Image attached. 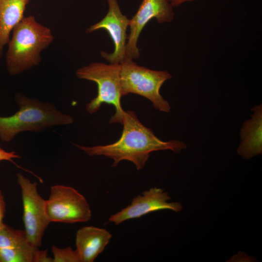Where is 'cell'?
<instances>
[{
    "label": "cell",
    "instance_id": "6da1fadb",
    "mask_svg": "<svg viewBox=\"0 0 262 262\" xmlns=\"http://www.w3.org/2000/svg\"><path fill=\"white\" fill-rule=\"evenodd\" d=\"M122 125L121 135L115 143L93 147L74 145L89 156H104L113 159L112 167H115L121 161L128 160L138 170L144 168L152 152L169 149L177 153L187 147L180 141L160 140L151 129L140 121L133 111H124Z\"/></svg>",
    "mask_w": 262,
    "mask_h": 262
},
{
    "label": "cell",
    "instance_id": "7a4b0ae2",
    "mask_svg": "<svg viewBox=\"0 0 262 262\" xmlns=\"http://www.w3.org/2000/svg\"><path fill=\"white\" fill-rule=\"evenodd\" d=\"M12 32L5 64L9 74L15 76L39 65L41 53L52 43L54 36L50 29L33 15L24 17Z\"/></svg>",
    "mask_w": 262,
    "mask_h": 262
},
{
    "label": "cell",
    "instance_id": "3957f363",
    "mask_svg": "<svg viewBox=\"0 0 262 262\" xmlns=\"http://www.w3.org/2000/svg\"><path fill=\"white\" fill-rule=\"evenodd\" d=\"M15 100L19 110L11 116H0V138L5 142L25 131H41L46 128L73 122L71 116L62 113L51 103L28 98L20 92Z\"/></svg>",
    "mask_w": 262,
    "mask_h": 262
},
{
    "label": "cell",
    "instance_id": "277c9868",
    "mask_svg": "<svg viewBox=\"0 0 262 262\" xmlns=\"http://www.w3.org/2000/svg\"><path fill=\"white\" fill-rule=\"evenodd\" d=\"M120 68L119 64L95 62L79 68L76 75L79 79L94 82L98 86L97 96L86 105L87 111L93 114L98 111L102 104L113 105L115 112L109 122L122 124L124 111L121 104L122 96Z\"/></svg>",
    "mask_w": 262,
    "mask_h": 262
},
{
    "label": "cell",
    "instance_id": "5b68a950",
    "mask_svg": "<svg viewBox=\"0 0 262 262\" xmlns=\"http://www.w3.org/2000/svg\"><path fill=\"white\" fill-rule=\"evenodd\" d=\"M119 64L122 96L137 94L149 100L159 111L170 112L169 103L160 93L164 82L171 78L169 72L140 66L130 59H125Z\"/></svg>",
    "mask_w": 262,
    "mask_h": 262
},
{
    "label": "cell",
    "instance_id": "8992f818",
    "mask_svg": "<svg viewBox=\"0 0 262 262\" xmlns=\"http://www.w3.org/2000/svg\"><path fill=\"white\" fill-rule=\"evenodd\" d=\"M46 212L50 222H85L91 218L85 197L74 188L62 185L51 187L49 198L46 200Z\"/></svg>",
    "mask_w": 262,
    "mask_h": 262
},
{
    "label": "cell",
    "instance_id": "52a82bcc",
    "mask_svg": "<svg viewBox=\"0 0 262 262\" xmlns=\"http://www.w3.org/2000/svg\"><path fill=\"white\" fill-rule=\"evenodd\" d=\"M17 180L21 188L24 230L30 243L38 247L50 223L46 212V200L39 194L36 182H32L20 173L17 174Z\"/></svg>",
    "mask_w": 262,
    "mask_h": 262
},
{
    "label": "cell",
    "instance_id": "ba28073f",
    "mask_svg": "<svg viewBox=\"0 0 262 262\" xmlns=\"http://www.w3.org/2000/svg\"><path fill=\"white\" fill-rule=\"evenodd\" d=\"M173 8L169 0H142L136 13L130 20L126 58L133 60L139 57L137 42L145 26L153 18H156L159 23L171 22L175 15Z\"/></svg>",
    "mask_w": 262,
    "mask_h": 262
},
{
    "label": "cell",
    "instance_id": "9c48e42d",
    "mask_svg": "<svg viewBox=\"0 0 262 262\" xmlns=\"http://www.w3.org/2000/svg\"><path fill=\"white\" fill-rule=\"evenodd\" d=\"M47 251L29 241L24 230L4 223L0 228V262H51Z\"/></svg>",
    "mask_w": 262,
    "mask_h": 262
},
{
    "label": "cell",
    "instance_id": "30bf717a",
    "mask_svg": "<svg viewBox=\"0 0 262 262\" xmlns=\"http://www.w3.org/2000/svg\"><path fill=\"white\" fill-rule=\"evenodd\" d=\"M107 0L108 10L106 16L88 28L86 33H90L100 29L106 30L113 41L114 50L111 53L101 51L100 55L110 63L119 64L126 58L127 30L130 19L122 14L117 0Z\"/></svg>",
    "mask_w": 262,
    "mask_h": 262
},
{
    "label": "cell",
    "instance_id": "8fae6325",
    "mask_svg": "<svg viewBox=\"0 0 262 262\" xmlns=\"http://www.w3.org/2000/svg\"><path fill=\"white\" fill-rule=\"evenodd\" d=\"M170 199L167 192L163 189L152 187L133 198L130 205L111 215L109 221L118 225L156 211L168 209L176 212L180 211L182 205L178 202H168Z\"/></svg>",
    "mask_w": 262,
    "mask_h": 262
},
{
    "label": "cell",
    "instance_id": "7c38bea8",
    "mask_svg": "<svg viewBox=\"0 0 262 262\" xmlns=\"http://www.w3.org/2000/svg\"><path fill=\"white\" fill-rule=\"evenodd\" d=\"M112 234L104 229L85 226L76 235V246L81 262H93L109 244Z\"/></svg>",
    "mask_w": 262,
    "mask_h": 262
},
{
    "label": "cell",
    "instance_id": "4fadbf2b",
    "mask_svg": "<svg viewBox=\"0 0 262 262\" xmlns=\"http://www.w3.org/2000/svg\"><path fill=\"white\" fill-rule=\"evenodd\" d=\"M251 118L245 121L240 131L241 141L237 149L244 159H250L262 152V105H255Z\"/></svg>",
    "mask_w": 262,
    "mask_h": 262
},
{
    "label": "cell",
    "instance_id": "5bb4252c",
    "mask_svg": "<svg viewBox=\"0 0 262 262\" xmlns=\"http://www.w3.org/2000/svg\"><path fill=\"white\" fill-rule=\"evenodd\" d=\"M30 0H0V60L13 29L24 18Z\"/></svg>",
    "mask_w": 262,
    "mask_h": 262
},
{
    "label": "cell",
    "instance_id": "9a60e30c",
    "mask_svg": "<svg viewBox=\"0 0 262 262\" xmlns=\"http://www.w3.org/2000/svg\"><path fill=\"white\" fill-rule=\"evenodd\" d=\"M51 250L53 262H81L76 249L73 250L70 247L60 248L53 246Z\"/></svg>",
    "mask_w": 262,
    "mask_h": 262
},
{
    "label": "cell",
    "instance_id": "2e32d148",
    "mask_svg": "<svg viewBox=\"0 0 262 262\" xmlns=\"http://www.w3.org/2000/svg\"><path fill=\"white\" fill-rule=\"evenodd\" d=\"M21 157L17 155L15 152L11 151L7 152L1 148L0 147V161L6 160L11 162L14 163L17 166L19 167L13 160V159L15 158H19Z\"/></svg>",
    "mask_w": 262,
    "mask_h": 262
},
{
    "label": "cell",
    "instance_id": "e0dca14e",
    "mask_svg": "<svg viewBox=\"0 0 262 262\" xmlns=\"http://www.w3.org/2000/svg\"><path fill=\"white\" fill-rule=\"evenodd\" d=\"M5 203L1 191L0 190V228L3 225V218L5 212Z\"/></svg>",
    "mask_w": 262,
    "mask_h": 262
},
{
    "label": "cell",
    "instance_id": "ac0fdd59",
    "mask_svg": "<svg viewBox=\"0 0 262 262\" xmlns=\"http://www.w3.org/2000/svg\"><path fill=\"white\" fill-rule=\"evenodd\" d=\"M197 0H169L170 3L173 7L180 6L187 2H193Z\"/></svg>",
    "mask_w": 262,
    "mask_h": 262
}]
</instances>
